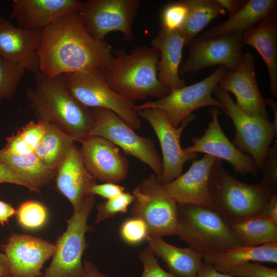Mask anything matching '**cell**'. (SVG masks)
I'll use <instances>...</instances> for the list:
<instances>
[{"label": "cell", "instance_id": "6da1fadb", "mask_svg": "<svg viewBox=\"0 0 277 277\" xmlns=\"http://www.w3.org/2000/svg\"><path fill=\"white\" fill-rule=\"evenodd\" d=\"M112 46L93 38L76 12L56 19L42 30L40 72L50 77L69 72L103 69L112 57Z\"/></svg>", "mask_w": 277, "mask_h": 277}, {"label": "cell", "instance_id": "7a4b0ae2", "mask_svg": "<svg viewBox=\"0 0 277 277\" xmlns=\"http://www.w3.org/2000/svg\"><path fill=\"white\" fill-rule=\"evenodd\" d=\"M35 86L26 92L29 106L37 121L59 128L74 141L89 136L94 124L91 109L77 101L59 76L35 74Z\"/></svg>", "mask_w": 277, "mask_h": 277}, {"label": "cell", "instance_id": "3957f363", "mask_svg": "<svg viewBox=\"0 0 277 277\" xmlns=\"http://www.w3.org/2000/svg\"><path fill=\"white\" fill-rule=\"evenodd\" d=\"M112 54L102 70L107 83L118 94L134 102L159 99L170 92L158 79L160 53L156 49L139 46L130 53L120 49Z\"/></svg>", "mask_w": 277, "mask_h": 277}, {"label": "cell", "instance_id": "277c9868", "mask_svg": "<svg viewBox=\"0 0 277 277\" xmlns=\"http://www.w3.org/2000/svg\"><path fill=\"white\" fill-rule=\"evenodd\" d=\"M209 190L214 210L229 225L265 214L272 195L277 193L263 182L248 184L232 176L222 160L216 159L210 175Z\"/></svg>", "mask_w": 277, "mask_h": 277}, {"label": "cell", "instance_id": "5b68a950", "mask_svg": "<svg viewBox=\"0 0 277 277\" xmlns=\"http://www.w3.org/2000/svg\"><path fill=\"white\" fill-rule=\"evenodd\" d=\"M175 234L203 256L243 245L215 210L194 204L177 203Z\"/></svg>", "mask_w": 277, "mask_h": 277}, {"label": "cell", "instance_id": "8992f818", "mask_svg": "<svg viewBox=\"0 0 277 277\" xmlns=\"http://www.w3.org/2000/svg\"><path fill=\"white\" fill-rule=\"evenodd\" d=\"M58 76L72 96L84 106L110 110L134 130L141 129V121L134 109V102L118 94L109 87L102 69L65 73Z\"/></svg>", "mask_w": 277, "mask_h": 277}, {"label": "cell", "instance_id": "52a82bcc", "mask_svg": "<svg viewBox=\"0 0 277 277\" xmlns=\"http://www.w3.org/2000/svg\"><path fill=\"white\" fill-rule=\"evenodd\" d=\"M88 196L67 220L66 230L58 238L52 261L42 277H79L83 271L82 257L87 246L86 234L92 228L87 224L95 205Z\"/></svg>", "mask_w": 277, "mask_h": 277}, {"label": "cell", "instance_id": "ba28073f", "mask_svg": "<svg viewBox=\"0 0 277 277\" xmlns=\"http://www.w3.org/2000/svg\"><path fill=\"white\" fill-rule=\"evenodd\" d=\"M132 216L146 224L148 235L162 237L175 234L177 203L155 174L143 179L132 191Z\"/></svg>", "mask_w": 277, "mask_h": 277}, {"label": "cell", "instance_id": "9c48e42d", "mask_svg": "<svg viewBox=\"0 0 277 277\" xmlns=\"http://www.w3.org/2000/svg\"><path fill=\"white\" fill-rule=\"evenodd\" d=\"M93 126L89 136L103 137L120 148L127 155L133 156L148 165L160 178L162 161L154 141L142 137L112 111L105 108H92Z\"/></svg>", "mask_w": 277, "mask_h": 277}, {"label": "cell", "instance_id": "30bf717a", "mask_svg": "<svg viewBox=\"0 0 277 277\" xmlns=\"http://www.w3.org/2000/svg\"><path fill=\"white\" fill-rule=\"evenodd\" d=\"M212 94L221 102L225 114L234 124L235 134L232 143L243 153L250 154L260 170L277 133V125L244 112L234 102L229 93L219 84L214 87Z\"/></svg>", "mask_w": 277, "mask_h": 277}, {"label": "cell", "instance_id": "8fae6325", "mask_svg": "<svg viewBox=\"0 0 277 277\" xmlns=\"http://www.w3.org/2000/svg\"><path fill=\"white\" fill-rule=\"evenodd\" d=\"M141 5L140 0H87L76 11L87 32L105 41L111 32H120L128 42L133 41L132 25Z\"/></svg>", "mask_w": 277, "mask_h": 277}, {"label": "cell", "instance_id": "7c38bea8", "mask_svg": "<svg viewBox=\"0 0 277 277\" xmlns=\"http://www.w3.org/2000/svg\"><path fill=\"white\" fill-rule=\"evenodd\" d=\"M227 69L218 68L205 78L195 84L170 91L167 95L155 101H148L140 105H134V109L138 111L149 108L165 111L171 124L177 127L189 114L204 106H211L219 109L223 106L212 95L214 87L225 74Z\"/></svg>", "mask_w": 277, "mask_h": 277}, {"label": "cell", "instance_id": "4fadbf2b", "mask_svg": "<svg viewBox=\"0 0 277 277\" xmlns=\"http://www.w3.org/2000/svg\"><path fill=\"white\" fill-rule=\"evenodd\" d=\"M136 113L149 122L157 137L163 156V169L160 179L163 185L168 184L183 174L186 162L197 157L196 153L185 152L180 141L183 131L195 116L192 113L189 114L180 126L175 127L166 112L162 109L149 108Z\"/></svg>", "mask_w": 277, "mask_h": 277}, {"label": "cell", "instance_id": "5bb4252c", "mask_svg": "<svg viewBox=\"0 0 277 277\" xmlns=\"http://www.w3.org/2000/svg\"><path fill=\"white\" fill-rule=\"evenodd\" d=\"M243 34L233 32L214 37L203 35L192 39L187 46L188 54L180 67V75L194 74L218 65L235 69L244 56Z\"/></svg>", "mask_w": 277, "mask_h": 277}, {"label": "cell", "instance_id": "9a60e30c", "mask_svg": "<svg viewBox=\"0 0 277 277\" xmlns=\"http://www.w3.org/2000/svg\"><path fill=\"white\" fill-rule=\"evenodd\" d=\"M82 162L95 180L117 184L127 176L129 165L120 148L99 136H89L78 141Z\"/></svg>", "mask_w": 277, "mask_h": 277}, {"label": "cell", "instance_id": "2e32d148", "mask_svg": "<svg viewBox=\"0 0 277 277\" xmlns=\"http://www.w3.org/2000/svg\"><path fill=\"white\" fill-rule=\"evenodd\" d=\"M219 85L235 96L236 105L248 115L269 122L266 102L258 87L255 73L254 60L249 52L244 53L239 65L227 70Z\"/></svg>", "mask_w": 277, "mask_h": 277}, {"label": "cell", "instance_id": "e0dca14e", "mask_svg": "<svg viewBox=\"0 0 277 277\" xmlns=\"http://www.w3.org/2000/svg\"><path fill=\"white\" fill-rule=\"evenodd\" d=\"M56 246L41 238L13 233L2 249L10 266L13 277H39L45 263L52 258Z\"/></svg>", "mask_w": 277, "mask_h": 277}, {"label": "cell", "instance_id": "ac0fdd59", "mask_svg": "<svg viewBox=\"0 0 277 277\" xmlns=\"http://www.w3.org/2000/svg\"><path fill=\"white\" fill-rule=\"evenodd\" d=\"M219 108L212 107L211 121L203 135L194 137L192 145L184 148L186 152L204 153L214 156L216 159L225 160L230 164L233 171L245 175L249 173L255 176L258 169L251 157L240 150L231 142L221 127Z\"/></svg>", "mask_w": 277, "mask_h": 277}, {"label": "cell", "instance_id": "d6986e66", "mask_svg": "<svg viewBox=\"0 0 277 277\" xmlns=\"http://www.w3.org/2000/svg\"><path fill=\"white\" fill-rule=\"evenodd\" d=\"M42 30L15 27L0 15V56L26 71L34 74L38 73Z\"/></svg>", "mask_w": 277, "mask_h": 277}, {"label": "cell", "instance_id": "ffe728a7", "mask_svg": "<svg viewBox=\"0 0 277 277\" xmlns=\"http://www.w3.org/2000/svg\"><path fill=\"white\" fill-rule=\"evenodd\" d=\"M214 156L205 154L192 162L184 174L163 185L165 190L177 204H190L214 209L209 190V181Z\"/></svg>", "mask_w": 277, "mask_h": 277}, {"label": "cell", "instance_id": "44dd1931", "mask_svg": "<svg viewBox=\"0 0 277 277\" xmlns=\"http://www.w3.org/2000/svg\"><path fill=\"white\" fill-rule=\"evenodd\" d=\"M82 3L79 0H13L9 17L18 27L43 30L60 16L76 12Z\"/></svg>", "mask_w": 277, "mask_h": 277}, {"label": "cell", "instance_id": "7402d4cb", "mask_svg": "<svg viewBox=\"0 0 277 277\" xmlns=\"http://www.w3.org/2000/svg\"><path fill=\"white\" fill-rule=\"evenodd\" d=\"M54 179L57 191L70 202L73 210L91 195L89 190L96 183L85 168L79 149L75 144L68 151L58 166Z\"/></svg>", "mask_w": 277, "mask_h": 277}, {"label": "cell", "instance_id": "603a6c76", "mask_svg": "<svg viewBox=\"0 0 277 277\" xmlns=\"http://www.w3.org/2000/svg\"><path fill=\"white\" fill-rule=\"evenodd\" d=\"M152 48L160 53L157 77L170 91L185 87L186 81L180 77L179 69L185 41L179 30L160 28L151 41Z\"/></svg>", "mask_w": 277, "mask_h": 277}, {"label": "cell", "instance_id": "cb8c5ba5", "mask_svg": "<svg viewBox=\"0 0 277 277\" xmlns=\"http://www.w3.org/2000/svg\"><path fill=\"white\" fill-rule=\"evenodd\" d=\"M244 45L253 47L264 61L269 74L270 93L277 97V11L243 33Z\"/></svg>", "mask_w": 277, "mask_h": 277}, {"label": "cell", "instance_id": "d4e9b609", "mask_svg": "<svg viewBox=\"0 0 277 277\" xmlns=\"http://www.w3.org/2000/svg\"><path fill=\"white\" fill-rule=\"evenodd\" d=\"M149 248L161 258L172 275L176 277H196L203 264V255L189 247L179 248L162 237L148 235Z\"/></svg>", "mask_w": 277, "mask_h": 277}, {"label": "cell", "instance_id": "484cf974", "mask_svg": "<svg viewBox=\"0 0 277 277\" xmlns=\"http://www.w3.org/2000/svg\"><path fill=\"white\" fill-rule=\"evenodd\" d=\"M276 0H249L225 22L217 24L203 35L214 37L233 32L243 34L263 18L276 11Z\"/></svg>", "mask_w": 277, "mask_h": 277}, {"label": "cell", "instance_id": "4316f807", "mask_svg": "<svg viewBox=\"0 0 277 277\" xmlns=\"http://www.w3.org/2000/svg\"><path fill=\"white\" fill-rule=\"evenodd\" d=\"M0 161L28 185L33 192H40V188L49 184L55 176L56 172L46 168L34 152L25 155L0 153Z\"/></svg>", "mask_w": 277, "mask_h": 277}, {"label": "cell", "instance_id": "83f0119b", "mask_svg": "<svg viewBox=\"0 0 277 277\" xmlns=\"http://www.w3.org/2000/svg\"><path fill=\"white\" fill-rule=\"evenodd\" d=\"M277 263V242L259 246L242 245L216 254L203 256V263L214 268H230L247 262Z\"/></svg>", "mask_w": 277, "mask_h": 277}, {"label": "cell", "instance_id": "f1b7e54d", "mask_svg": "<svg viewBox=\"0 0 277 277\" xmlns=\"http://www.w3.org/2000/svg\"><path fill=\"white\" fill-rule=\"evenodd\" d=\"M187 13L185 21L179 30L185 45L212 20L225 13L217 0H185Z\"/></svg>", "mask_w": 277, "mask_h": 277}, {"label": "cell", "instance_id": "f546056e", "mask_svg": "<svg viewBox=\"0 0 277 277\" xmlns=\"http://www.w3.org/2000/svg\"><path fill=\"white\" fill-rule=\"evenodd\" d=\"M43 123L45 133L34 153L46 168L56 172L75 141L55 126Z\"/></svg>", "mask_w": 277, "mask_h": 277}, {"label": "cell", "instance_id": "4dcf8cb0", "mask_svg": "<svg viewBox=\"0 0 277 277\" xmlns=\"http://www.w3.org/2000/svg\"><path fill=\"white\" fill-rule=\"evenodd\" d=\"M234 236L248 246L277 242V224L265 214L250 217L230 225Z\"/></svg>", "mask_w": 277, "mask_h": 277}, {"label": "cell", "instance_id": "1f68e13d", "mask_svg": "<svg viewBox=\"0 0 277 277\" xmlns=\"http://www.w3.org/2000/svg\"><path fill=\"white\" fill-rule=\"evenodd\" d=\"M15 214L18 224L27 230L43 227L48 217L46 207L39 202L32 200L22 203L16 210Z\"/></svg>", "mask_w": 277, "mask_h": 277}, {"label": "cell", "instance_id": "d6a6232c", "mask_svg": "<svg viewBox=\"0 0 277 277\" xmlns=\"http://www.w3.org/2000/svg\"><path fill=\"white\" fill-rule=\"evenodd\" d=\"M25 72L22 66L0 56V104L14 95Z\"/></svg>", "mask_w": 277, "mask_h": 277}, {"label": "cell", "instance_id": "836d02e7", "mask_svg": "<svg viewBox=\"0 0 277 277\" xmlns=\"http://www.w3.org/2000/svg\"><path fill=\"white\" fill-rule=\"evenodd\" d=\"M134 201V197L132 193L124 192L115 197L98 204L96 206L97 214L95 224L113 217L117 213L127 212L128 207Z\"/></svg>", "mask_w": 277, "mask_h": 277}, {"label": "cell", "instance_id": "e575fe53", "mask_svg": "<svg viewBox=\"0 0 277 277\" xmlns=\"http://www.w3.org/2000/svg\"><path fill=\"white\" fill-rule=\"evenodd\" d=\"M214 268L232 277H277L276 268L265 266L259 262H247L230 268Z\"/></svg>", "mask_w": 277, "mask_h": 277}, {"label": "cell", "instance_id": "d590c367", "mask_svg": "<svg viewBox=\"0 0 277 277\" xmlns=\"http://www.w3.org/2000/svg\"><path fill=\"white\" fill-rule=\"evenodd\" d=\"M187 13L185 0L168 4L162 12L161 27L170 30H179L185 21Z\"/></svg>", "mask_w": 277, "mask_h": 277}, {"label": "cell", "instance_id": "8d00e7d4", "mask_svg": "<svg viewBox=\"0 0 277 277\" xmlns=\"http://www.w3.org/2000/svg\"><path fill=\"white\" fill-rule=\"evenodd\" d=\"M123 241L130 245H136L146 240L148 235L147 226L140 218L132 216L125 220L120 228Z\"/></svg>", "mask_w": 277, "mask_h": 277}, {"label": "cell", "instance_id": "74e56055", "mask_svg": "<svg viewBox=\"0 0 277 277\" xmlns=\"http://www.w3.org/2000/svg\"><path fill=\"white\" fill-rule=\"evenodd\" d=\"M138 258L143 266L141 277H176L160 266L155 255L148 247L140 252Z\"/></svg>", "mask_w": 277, "mask_h": 277}, {"label": "cell", "instance_id": "f35d334b", "mask_svg": "<svg viewBox=\"0 0 277 277\" xmlns=\"http://www.w3.org/2000/svg\"><path fill=\"white\" fill-rule=\"evenodd\" d=\"M263 179L262 182L266 185L277 189V142L268 149L261 169Z\"/></svg>", "mask_w": 277, "mask_h": 277}, {"label": "cell", "instance_id": "ab89813d", "mask_svg": "<svg viewBox=\"0 0 277 277\" xmlns=\"http://www.w3.org/2000/svg\"><path fill=\"white\" fill-rule=\"evenodd\" d=\"M17 132L35 151L45 133V124L39 121H31L19 129Z\"/></svg>", "mask_w": 277, "mask_h": 277}, {"label": "cell", "instance_id": "60d3db41", "mask_svg": "<svg viewBox=\"0 0 277 277\" xmlns=\"http://www.w3.org/2000/svg\"><path fill=\"white\" fill-rule=\"evenodd\" d=\"M6 140V145L0 150V153L2 154L25 155L34 152L17 132L15 134H12L11 136L7 137Z\"/></svg>", "mask_w": 277, "mask_h": 277}, {"label": "cell", "instance_id": "b9f144b4", "mask_svg": "<svg viewBox=\"0 0 277 277\" xmlns=\"http://www.w3.org/2000/svg\"><path fill=\"white\" fill-rule=\"evenodd\" d=\"M123 186L113 183H103L97 184H94L89 190V194L91 195H100L107 200L115 197L124 192Z\"/></svg>", "mask_w": 277, "mask_h": 277}, {"label": "cell", "instance_id": "7bdbcfd3", "mask_svg": "<svg viewBox=\"0 0 277 277\" xmlns=\"http://www.w3.org/2000/svg\"><path fill=\"white\" fill-rule=\"evenodd\" d=\"M9 183L25 187L31 191L30 187L22 180L14 175L0 161V184Z\"/></svg>", "mask_w": 277, "mask_h": 277}, {"label": "cell", "instance_id": "ee69618b", "mask_svg": "<svg viewBox=\"0 0 277 277\" xmlns=\"http://www.w3.org/2000/svg\"><path fill=\"white\" fill-rule=\"evenodd\" d=\"M83 265V271L79 277H108L101 272L97 266L90 261L84 260Z\"/></svg>", "mask_w": 277, "mask_h": 277}, {"label": "cell", "instance_id": "f6af8a7d", "mask_svg": "<svg viewBox=\"0 0 277 277\" xmlns=\"http://www.w3.org/2000/svg\"><path fill=\"white\" fill-rule=\"evenodd\" d=\"M222 7L226 9L229 17L238 11L246 3L243 0H217Z\"/></svg>", "mask_w": 277, "mask_h": 277}, {"label": "cell", "instance_id": "bcb514c9", "mask_svg": "<svg viewBox=\"0 0 277 277\" xmlns=\"http://www.w3.org/2000/svg\"><path fill=\"white\" fill-rule=\"evenodd\" d=\"M196 277H232L216 270L213 265L203 263Z\"/></svg>", "mask_w": 277, "mask_h": 277}, {"label": "cell", "instance_id": "7dc6e473", "mask_svg": "<svg viewBox=\"0 0 277 277\" xmlns=\"http://www.w3.org/2000/svg\"><path fill=\"white\" fill-rule=\"evenodd\" d=\"M16 210L12 205L5 201L0 200V224L4 226L10 217L15 214Z\"/></svg>", "mask_w": 277, "mask_h": 277}, {"label": "cell", "instance_id": "c3c4849f", "mask_svg": "<svg viewBox=\"0 0 277 277\" xmlns=\"http://www.w3.org/2000/svg\"><path fill=\"white\" fill-rule=\"evenodd\" d=\"M265 215L277 224V193L273 194L265 210Z\"/></svg>", "mask_w": 277, "mask_h": 277}, {"label": "cell", "instance_id": "681fc988", "mask_svg": "<svg viewBox=\"0 0 277 277\" xmlns=\"http://www.w3.org/2000/svg\"><path fill=\"white\" fill-rule=\"evenodd\" d=\"M10 274V266L5 254L0 252V277Z\"/></svg>", "mask_w": 277, "mask_h": 277}, {"label": "cell", "instance_id": "f907efd6", "mask_svg": "<svg viewBox=\"0 0 277 277\" xmlns=\"http://www.w3.org/2000/svg\"><path fill=\"white\" fill-rule=\"evenodd\" d=\"M266 104H268L272 109L274 115L273 123L277 125V104L275 101L271 98H268L266 100Z\"/></svg>", "mask_w": 277, "mask_h": 277}, {"label": "cell", "instance_id": "816d5d0a", "mask_svg": "<svg viewBox=\"0 0 277 277\" xmlns=\"http://www.w3.org/2000/svg\"><path fill=\"white\" fill-rule=\"evenodd\" d=\"M2 277H13V276H11L10 274H7V275H5L4 276H3Z\"/></svg>", "mask_w": 277, "mask_h": 277}]
</instances>
